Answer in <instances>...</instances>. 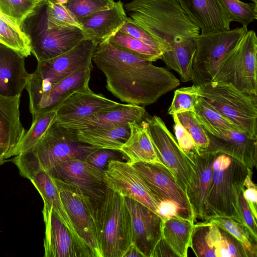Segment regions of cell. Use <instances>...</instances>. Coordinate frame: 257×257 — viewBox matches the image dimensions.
Returning a JSON list of instances; mask_svg holds the SVG:
<instances>
[{
	"label": "cell",
	"instance_id": "cell-34",
	"mask_svg": "<svg viewBox=\"0 0 257 257\" xmlns=\"http://www.w3.org/2000/svg\"><path fill=\"white\" fill-rule=\"evenodd\" d=\"M208 220L228 231L239 241L244 246L248 257L257 256V238L242 223L224 217H214Z\"/></svg>",
	"mask_w": 257,
	"mask_h": 257
},
{
	"label": "cell",
	"instance_id": "cell-6",
	"mask_svg": "<svg viewBox=\"0 0 257 257\" xmlns=\"http://www.w3.org/2000/svg\"><path fill=\"white\" fill-rule=\"evenodd\" d=\"M199 87V96L248 137L257 139V96L224 82L211 81Z\"/></svg>",
	"mask_w": 257,
	"mask_h": 257
},
{
	"label": "cell",
	"instance_id": "cell-24",
	"mask_svg": "<svg viewBox=\"0 0 257 257\" xmlns=\"http://www.w3.org/2000/svg\"><path fill=\"white\" fill-rule=\"evenodd\" d=\"M25 58L17 51L0 44V95L9 97L21 95L30 77Z\"/></svg>",
	"mask_w": 257,
	"mask_h": 257
},
{
	"label": "cell",
	"instance_id": "cell-4",
	"mask_svg": "<svg viewBox=\"0 0 257 257\" xmlns=\"http://www.w3.org/2000/svg\"><path fill=\"white\" fill-rule=\"evenodd\" d=\"M96 234L101 257H123L133 243L131 215L124 197L107 187L95 204Z\"/></svg>",
	"mask_w": 257,
	"mask_h": 257
},
{
	"label": "cell",
	"instance_id": "cell-33",
	"mask_svg": "<svg viewBox=\"0 0 257 257\" xmlns=\"http://www.w3.org/2000/svg\"><path fill=\"white\" fill-rule=\"evenodd\" d=\"M106 40L118 48L152 62L161 59L162 55L160 50L119 31Z\"/></svg>",
	"mask_w": 257,
	"mask_h": 257
},
{
	"label": "cell",
	"instance_id": "cell-8",
	"mask_svg": "<svg viewBox=\"0 0 257 257\" xmlns=\"http://www.w3.org/2000/svg\"><path fill=\"white\" fill-rule=\"evenodd\" d=\"M97 45L83 39L70 50L53 58L38 62L30 74L26 89L29 97L43 92L81 69L93 67L92 58Z\"/></svg>",
	"mask_w": 257,
	"mask_h": 257
},
{
	"label": "cell",
	"instance_id": "cell-35",
	"mask_svg": "<svg viewBox=\"0 0 257 257\" xmlns=\"http://www.w3.org/2000/svg\"><path fill=\"white\" fill-rule=\"evenodd\" d=\"M0 44L17 51L25 57L31 55L29 38L21 28L16 27L0 17Z\"/></svg>",
	"mask_w": 257,
	"mask_h": 257
},
{
	"label": "cell",
	"instance_id": "cell-12",
	"mask_svg": "<svg viewBox=\"0 0 257 257\" xmlns=\"http://www.w3.org/2000/svg\"><path fill=\"white\" fill-rule=\"evenodd\" d=\"M53 178L76 232L90 247L95 257H101L96 234L94 202L72 185Z\"/></svg>",
	"mask_w": 257,
	"mask_h": 257
},
{
	"label": "cell",
	"instance_id": "cell-23",
	"mask_svg": "<svg viewBox=\"0 0 257 257\" xmlns=\"http://www.w3.org/2000/svg\"><path fill=\"white\" fill-rule=\"evenodd\" d=\"M201 30L210 33L230 30L231 22L219 0H177Z\"/></svg>",
	"mask_w": 257,
	"mask_h": 257
},
{
	"label": "cell",
	"instance_id": "cell-3",
	"mask_svg": "<svg viewBox=\"0 0 257 257\" xmlns=\"http://www.w3.org/2000/svg\"><path fill=\"white\" fill-rule=\"evenodd\" d=\"M211 183L205 203L204 221L217 217L239 222L238 200L245 179L251 170L236 159L217 152Z\"/></svg>",
	"mask_w": 257,
	"mask_h": 257
},
{
	"label": "cell",
	"instance_id": "cell-47",
	"mask_svg": "<svg viewBox=\"0 0 257 257\" xmlns=\"http://www.w3.org/2000/svg\"><path fill=\"white\" fill-rule=\"evenodd\" d=\"M177 256L169 244L162 237L156 244L151 257Z\"/></svg>",
	"mask_w": 257,
	"mask_h": 257
},
{
	"label": "cell",
	"instance_id": "cell-14",
	"mask_svg": "<svg viewBox=\"0 0 257 257\" xmlns=\"http://www.w3.org/2000/svg\"><path fill=\"white\" fill-rule=\"evenodd\" d=\"M44 257H95L88 245L62 222L52 207L44 204Z\"/></svg>",
	"mask_w": 257,
	"mask_h": 257
},
{
	"label": "cell",
	"instance_id": "cell-10",
	"mask_svg": "<svg viewBox=\"0 0 257 257\" xmlns=\"http://www.w3.org/2000/svg\"><path fill=\"white\" fill-rule=\"evenodd\" d=\"M257 38L247 31L219 65L212 81L232 85L247 94L257 96Z\"/></svg>",
	"mask_w": 257,
	"mask_h": 257
},
{
	"label": "cell",
	"instance_id": "cell-18",
	"mask_svg": "<svg viewBox=\"0 0 257 257\" xmlns=\"http://www.w3.org/2000/svg\"><path fill=\"white\" fill-rule=\"evenodd\" d=\"M124 198L132 219L133 242L145 257H151L156 244L163 237V220L139 202Z\"/></svg>",
	"mask_w": 257,
	"mask_h": 257
},
{
	"label": "cell",
	"instance_id": "cell-26",
	"mask_svg": "<svg viewBox=\"0 0 257 257\" xmlns=\"http://www.w3.org/2000/svg\"><path fill=\"white\" fill-rule=\"evenodd\" d=\"M127 17L123 3L121 1L115 2L111 8L100 11L80 22L84 39L98 45L117 32Z\"/></svg>",
	"mask_w": 257,
	"mask_h": 257
},
{
	"label": "cell",
	"instance_id": "cell-39",
	"mask_svg": "<svg viewBox=\"0 0 257 257\" xmlns=\"http://www.w3.org/2000/svg\"><path fill=\"white\" fill-rule=\"evenodd\" d=\"M199 85L193 84L176 89L171 104L168 110L170 115L186 111H194L195 105L199 97Z\"/></svg>",
	"mask_w": 257,
	"mask_h": 257
},
{
	"label": "cell",
	"instance_id": "cell-27",
	"mask_svg": "<svg viewBox=\"0 0 257 257\" xmlns=\"http://www.w3.org/2000/svg\"><path fill=\"white\" fill-rule=\"evenodd\" d=\"M17 167L20 174L29 179L38 191L44 204L52 207L65 225L73 233L78 235L63 204L54 178L48 172L39 168Z\"/></svg>",
	"mask_w": 257,
	"mask_h": 257
},
{
	"label": "cell",
	"instance_id": "cell-21",
	"mask_svg": "<svg viewBox=\"0 0 257 257\" xmlns=\"http://www.w3.org/2000/svg\"><path fill=\"white\" fill-rule=\"evenodd\" d=\"M21 96L0 95V157L6 159L14 157L26 132L20 120Z\"/></svg>",
	"mask_w": 257,
	"mask_h": 257
},
{
	"label": "cell",
	"instance_id": "cell-5",
	"mask_svg": "<svg viewBox=\"0 0 257 257\" xmlns=\"http://www.w3.org/2000/svg\"><path fill=\"white\" fill-rule=\"evenodd\" d=\"M98 149L76 140L55 122L34 147L11 161L17 167L39 168L48 172L68 161L85 160Z\"/></svg>",
	"mask_w": 257,
	"mask_h": 257
},
{
	"label": "cell",
	"instance_id": "cell-29",
	"mask_svg": "<svg viewBox=\"0 0 257 257\" xmlns=\"http://www.w3.org/2000/svg\"><path fill=\"white\" fill-rule=\"evenodd\" d=\"M63 130L81 142L99 149L116 150H120L130 135V128L128 123L103 129L75 132Z\"/></svg>",
	"mask_w": 257,
	"mask_h": 257
},
{
	"label": "cell",
	"instance_id": "cell-22",
	"mask_svg": "<svg viewBox=\"0 0 257 257\" xmlns=\"http://www.w3.org/2000/svg\"><path fill=\"white\" fill-rule=\"evenodd\" d=\"M207 134L210 143L207 151L229 155L251 170L256 167L257 139L248 137L237 128L226 131L218 137Z\"/></svg>",
	"mask_w": 257,
	"mask_h": 257
},
{
	"label": "cell",
	"instance_id": "cell-42",
	"mask_svg": "<svg viewBox=\"0 0 257 257\" xmlns=\"http://www.w3.org/2000/svg\"><path fill=\"white\" fill-rule=\"evenodd\" d=\"M123 157L125 156L120 150L98 149L88 155L85 160L95 167L105 171L110 160H121Z\"/></svg>",
	"mask_w": 257,
	"mask_h": 257
},
{
	"label": "cell",
	"instance_id": "cell-51",
	"mask_svg": "<svg viewBox=\"0 0 257 257\" xmlns=\"http://www.w3.org/2000/svg\"><path fill=\"white\" fill-rule=\"evenodd\" d=\"M251 1H252L253 3L257 5V0H251Z\"/></svg>",
	"mask_w": 257,
	"mask_h": 257
},
{
	"label": "cell",
	"instance_id": "cell-1",
	"mask_svg": "<svg viewBox=\"0 0 257 257\" xmlns=\"http://www.w3.org/2000/svg\"><path fill=\"white\" fill-rule=\"evenodd\" d=\"M129 17L157 44L161 59L181 80H191L192 63L200 29L177 0H133L123 5Z\"/></svg>",
	"mask_w": 257,
	"mask_h": 257
},
{
	"label": "cell",
	"instance_id": "cell-17",
	"mask_svg": "<svg viewBox=\"0 0 257 257\" xmlns=\"http://www.w3.org/2000/svg\"><path fill=\"white\" fill-rule=\"evenodd\" d=\"M149 116L143 106L118 103L87 116L55 123L71 132L107 128L134 121H142Z\"/></svg>",
	"mask_w": 257,
	"mask_h": 257
},
{
	"label": "cell",
	"instance_id": "cell-2",
	"mask_svg": "<svg viewBox=\"0 0 257 257\" xmlns=\"http://www.w3.org/2000/svg\"><path fill=\"white\" fill-rule=\"evenodd\" d=\"M92 60L104 74L107 90L128 104L154 103L180 84L166 68L118 48L107 40L97 45Z\"/></svg>",
	"mask_w": 257,
	"mask_h": 257
},
{
	"label": "cell",
	"instance_id": "cell-52",
	"mask_svg": "<svg viewBox=\"0 0 257 257\" xmlns=\"http://www.w3.org/2000/svg\"><path fill=\"white\" fill-rule=\"evenodd\" d=\"M56 0H45V2L47 1H52V2H56Z\"/></svg>",
	"mask_w": 257,
	"mask_h": 257
},
{
	"label": "cell",
	"instance_id": "cell-50",
	"mask_svg": "<svg viewBox=\"0 0 257 257\" xmlns=\"http://www.w3.org/2000/svg\"><path fill=\"white\" fill-rule=\"evenodd\" d=\"M8 161L7 159L4 157H0V166L4 164Z\"/></svg>",
	"mask_w": 257,
	"mask_h": 257
},
{
	"label": "cell",
	"instance_id": "cell-25",
	"mask_svg": "<svg viewBox=\"0 0 257 257\" xmlns=\"http://www.w3.org/2000/svg\"><path fill=\"white\" fill-rule=\"evenodd\" d=\"M118 103L93 92L89 87L75 91L56 110L57 122H64L89 115Z\"/></svg>",
	"mask_w": 257,
	"mask_h": 257
},
{
	"label": "cell",
	"instance_id": "cell-38",
	"mask_svg": "<svg viewBox=\"0 0 257 257\" xmlns=\"http://www.w3.org/2000/svg\"><path fill=\"white\" fill-rule=\"evenodd\" d=\"M46 15L48 27H77L81 29L80 22L63 4L56 2H46Z\"/></svg>",
	"mask_w": 257,
	"mask_h": 257
},
{
	"label": "cell",
	"instance_id": "cell-45",
	"mask_svg": "<svg viewBox=\"0 0 257 257\" xmlns=\"http://www.w3.org/2000/svg\"><path fill=\"white\" fill-rule=\"evenodd\" d=\"M239 222L246 227L255 238H257L256 219L254 217L244 199L242 191L239 200Z\"/></svg>",
	"mask_w": 257,
	"mask_h": 257
},
{
	"label": "cell",
	"instance_id": "cell-9",
	"mask_svg": "<svg viewBox=\"0 0 257 257\" xmlns=\"http://www.w3.org/2000/svg\"><path fill=\"white\" fill-rule=\"evenodd\" d=\"M247 31V28L242 26L232 30L200 33L192 63L193 84L200 85L212 81L221 62Z\"/></svg>",
	"mask_w": 257,
	"mask_h": 257
},
{
	"label": "cell",
	"instance_id": "cell-20",
	"mask_svg": "<svg viewBox=\"0 0 257 257\" xmlns=\"http://www.w3.org/2000/svg\"><path fill=\"white\" fill-rule=\"evenodd\" d=\"M92 68L90 67L77 71L45 91L29 97V109L32 116L56 110L73 93L89 86Z\"/></svg>",
	"mask_w": 257,
	"mask_h": 257
},
{
	"label": "cell",
	"instance_id": "cell-15",
	"mask_svg": "<svg viewBox=\"0 0 257 257\" xmlns=\"http://www.w3.org/2000/svg\"><path fill=\"white\" fill-rule=\"evenodd\" d=\"M104 180L107 187L125 197L139 202L157 214L159 203L143 178L128 161L110 160L104 171Z\"/></svg>",
	"mask_w": 257,
	"mask_h": 257
},
{
	"label": "cell",
	"instance_id": "cell-41",
	"mask_svg": "<svg viewBox=\"0 0 257 257\" xmlns=\"http://www.w3.org/2000/svg\"><path fill=\"white\" fill-rule=\"evenodd\" d=\"M183 126L192 137L197 151H207L209 145L207 133L198 121L194 111H186L176 114Z\"/></svg>",
	"mask_w": 257,
	"mask_h": 257
},
{
	"label": "cell",
	"instance_id": "cell-32",
	"mask_svg": "<svg viewBox=\"0 0 257 257\" xmlns=\"http://www.w3.org/2000/svg\"><path fill=\"white\" fill-rule=\"evenodd\" d=\"M32 117L31 125L15 150L14 157L29 150L41 140L50 126L56 120V111L39 113Z\"/></svg>",
	"mask_w": 257,
	"mask_h": 257
},
{
	"label": "cell",
	"instance_id": "cell-49",
	"mask_svg": "<svg viewBox=\"0 0 257 257\" xmlns=\"http://www.w3.org/2000/svg\"><path fill=\"white\" fill-rule=\"evenodd\" d=\"M0 17H2V18H3L6 21H7V22H8L12 25H13V26H15L16 27L20 28V27L17 26L14 23H13L12 21L10 20L8 18L6 17L4 15H3L1 13H0Z\"/></svg>",
	"mask_w": 257,
	"mask_h": 257
},
{
	"label": "cell",
	"instance_id": "cell-48",
	"mask_svg": "<svg viewBox=\"0 0 257 257\" xmlns=\"http://www.w3.org/2000/svg\"><path fill=\"white\" fill-rule=\"evenodd\" d=\"M145 257L136 245L132 243L128 247L123 257Z\"/></svg>",
	"mask_w": 257,
	"mask_h": 257
},
{
	"label": "cell",
	"instance_id": "cell-28",
	"mask_svg": "<svg viewBox=\"0 0 257 257\" xmlns=\"http://www.w3.org/2000/svg\"><path fill=\"white\" fill-rule=\"evenodd\" d=\"M130 135L120 151L132 164L137 162L162 163L158 159L148 134L145 120L128 122Z\"/></svg>",
	"mask_w": 257,
	"mask_h": 257
},
{
	"label": "cell",
	"instance_id": "cell-46",
	"mask_svg": "<svg viewBox=\"0 0 257 257\" xmlns=\"http://www.w3.org/2000/svg\"><path fill=\"white\" fill-rule=\"evenodd\" d=\"M252 170H250L244 181L242 192L249 209L257 219V187L252 180Z\"/></svg>",
	"mask_w": 257,
	"mask_h": 257
},
{
	"label": "cell",
	"instance_id": "cell-36",
	"mask_svg": "<svg viewBox=\"0 0 257 257\" xmlns=\"http://www.w3.org/2000/svg\"><path fill=\"white\" fill-rule=\"evenodd\" d=\"M45 2V0H0V13L21 28L24 21Z\"/></svg>",
	"mask_w": 257,
	"mask_h": 257
},
{
	"label": "cell",
	"instance_id": "cell-13",
	"mask_svg": "<svg viewBox=\"0 0 257 257\" xmlns=\"http://www.w3.org/2000/svg\"><path fill=\"white\" fill-rule=\"evenodd\" d=\"M132 164L143 178L159 204L164 202H173L180 208L183 217L195 222L186 192L167 167L158 163L140 162Z\"/></svg>",
	"mask_w": 257,
	"mask_h": 257
},
{
	"label": "cell",
	"instance_id": "cell-7",
	"mask_svg": "<svg viewBox=\"0 0 257 257\" xmlns=\"http://www.w3.org/2000/svg\"><path fill=\"white\" fill-rule=\"evenodd\" d=\"M46 3L39 6L21 27L29 38L32 53L38 62L61 55L84 39L83 31L77 27H48Z\"/></svg>",
	"mask_w": 257,
	"mask_h": 257
},
{
	"label": "cell",
	"instance_id": "cell-31",
	"mask_svg": "<svg viewBox=\"0 0 257 257\" xmlns=\"http://www.w3.org/2000/svg\"><path fill=\"white\" fill-rule=\"evenodd\" d=\"M194 113L206 132L214 137H218L226 131L237 128L202 96H199L197 100Z\"/></svg>",
	"mask_w": 257,
	"mask_h": 257
},
{
	"label": "cell",
	"instance_id": "cell-11",
	"mask_svg": "<svg viewBox=\"0 0 257 257\" xmlns=\"http://www.w3.org/2000/svg\"><path fill=\"white\" fill-rule=\"evenodd\" d=\"M145 121L158 159L186 192L193 172L188 158L162 118L157 115H149Z\"/></svg>",
	"mask_w": 257,
	"mask_h": 257
},
{
	"label": "cell",
	"instance_id": "cell-40",
	"mask_svg": "<svg viewBox=\"0 0 257 257\" xmlns=\"http://www.w3.org/2000/svg\"><path fill=\"white\" fill-rule=\"evenodd\" d=\"M114 0H67L64 5L80 21L96 13L111 8Z\"/></svg>",
	"mask_w": 257,
	"mask_h": 257
},
{
	"label": "cell",
	"instance_id": "cell-30",
	"mask_svg": "<svg viewBox=\"0 0 257 257\" xmlns=\"http://www.w3.org/2000/svg\"><path fill=\"white\" fill-rule=\"evenodd\" d=\"M194 222L178 216L163 220V238L179 257H187Z\"/></svg>",
	"mask_w": 257,
	"mask_h": 257
},
{
	"label": "cell",
	"instance_id": "cell-37",
	"mask_svg": "<svg viewBox=\"0 0 257 257\" xmlns=\"http://www.w3.org/2000/svg\"><path fill=\"white\" fill-rule=\"evenodd\" d=\"M230 21L237 22L247 28L257 19V5L245 3L239 0H219Z\"/></svg>",
	"mask_w": 257,
	"mask_h": 257
},
{
	"label": "cell",
	"instance_id": "cell-44",
	"mask_svg": "<svg viewBox=\"0 0 257 257\" xmlns=\"http://www.w3.org/2000/svg\"><path fill=\"white\" fill-rule=\"evenodd\" d=\"M172 115L175 138L180 148L185 153L197 151L195 142L189 133L180 123L176 114Z\"/></svg>",
	"mask_w": 257,
	"mask_h": 257
},
{
	"label": "cell",
	"instance_id": "cell-19",
	"mask_svg": "<svg viewBox=\"0 0 257 257\" xmlns=\"http://www.w3.org/2000/svg\"><path fill=\"white\" fill-rule=\"evenodd\" d=\"M193 172L186 194L195 220L204 221L206 198L211 183L216 152L204 151L185 153Z\"/></svg>",
	"mask_w": 257,
	"mask_h": 257
},
{
	"label": "cell",
	"instance_id": "cell-43",
	"mask_svg": "<svg viewBox=\"0 0 257 257\" xmlns=\"http://www.w3.org/2000/svg\"><path fill=\"white\" fill-rule=\"evenodd\" d=\"M118 31L137 39L151 47L161 51L152 37L130 17H127L125 22Z\"/></svg>",
	"mask_w": 257,
	"mask_h": 257
},
{
	"label": "cell",
	"instance_id": "cell-16",
	"mask_svg": "<svg viewBox=\"0 0 257 257\" xmlns=\"http://www.w3.org/2000/svg\"><path fill=\"white\" fill-rule=\"evenodd\" d=\"M48 172L52 177L70 184L89 197L94 204L104 197L107 186L104 171L85 160H74L59 165Z\"/></svg>",
	"mask_w": 257,
	"mask_h": 257
}]
</instances>
